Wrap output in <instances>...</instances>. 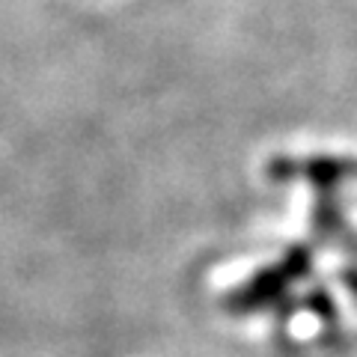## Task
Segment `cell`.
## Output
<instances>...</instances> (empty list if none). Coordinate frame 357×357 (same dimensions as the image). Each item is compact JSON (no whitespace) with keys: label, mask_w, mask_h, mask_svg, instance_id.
Wrapping results in <instances>:
<instances>
[{"label":"cell","mask_w":357,"mask_h":357,"mask_svg":"<svg viewBox=\"0 0 357 357\" xmlns=\"http://www.w3.org/2000/svg\"><path fill=\"white\" fill-rule=\"evenodd\" d=\"M304 265H307V256L301 253V250L289 253L277 268L259 271L253 280L244 283L238 292L229 298V307H236V310H253V307H259V304H268L271 298H277V295L283 292L292 277H298L301 271H304Z\"/></svg>","instance_id":"1"}]
</instances>
